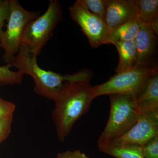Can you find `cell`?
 Listing matches in <instances>:
<instances>
[{
  "label": "cell",
  "instance_id": "ba28073f",
  "mask_svg": "<svg viewBox=\"0 0 158 158\" xmlns=\"http://www.w3.org/2000/svg\"><path fill=\"white\" fill-rule=\"evenodd\" d=\"M156 136H158V112L141 114L135 124L125 135L102 148L123 144L142 146Z\"/></svg>",
  "mask_w": 158,
  "mask_h": 158
},
{
  "label": "cell",
  "instance_id": "277c9868",
  "mask_svg": "<svg viewBox=\"0 0 158 158\" xmlns=\"http://www.w3.org/2000/svg\"><path fill=\"white\" fill-rule=\"evenodd\" d=\"M62 19L61 4L57 0H50L45 12L26 25L21 37L19 47L27 49L37 57Z\"/></svg>",
  "mask_w": 158,
  "mask_h": 158
},
{
  "label": "cell",
  "instance_id": "4fadbf2b",
  "mask_svg": "<svg viewBox=\"0 0 158 158\" xmlns=\"http://www.w3.org/2000/svg\"><path fill=\"white\" fill-rule=\"evenodd\" d=\"M142 23L139 19L130 20L111 30L109 44L118 41L134 40L140 31Z\"/></svg>",
  "mask_w": 158,
  "mask_h": 158
},
{
  "label": "cell",
  "instance_id": "5b68a950",
  "mask_svg": "<svg viewBox=\"0 0 158 158\" xmlns=\"http://www.w3.org/2000/svg\"><path fill=\"white\" fill-rule=\"evenodd\" d=\"M155 68L136 66L129 70L116 73L106 82L93 87L95 98L103 95L120 94L132 97L135 99Z\"/></svg>",
  "mask_w": 158,
  "mask_h": 158
},
{
  "label": "cell",
  "instance_id": "44dd1931",
  "mask_svg": "<svg viewBox=\"0 0 158 158\" xmlns=\"http://www.w3.org/2000/svg\"><path fill=\"white\" fill-rule=\"evenodd\" d=\"M15 110V105L0 98V120L11 115Z\"/></svg>",
  "mask_w": 158,
  "mask_h": 158
},
{
  "label": "cell",
  "instance_id": "ffe728a7",
  "mask_svg": "<svg viewBox=\"0 0 158 158\" xmlns=\"http://www.w3.org/2000/svg\"><path fill=\"white\" fill-rule=\"evenodd\" d=\"M13 115L0 120V143L6 140L11 133Z\"/></svg>",
  "mask_w": 158,
  "mask_h": 158
},
{
  "label": "cell",
  "instance_id": "7402d4cb",
  "mask_svg": "<svg viewBox=\"0 0 158 158\" xmlns=\"http://www.w3.org/2000/svg\"><path fill=\"white\" fill-rule=\"evenodd\" d=\"M56 158H89L85 153L81 152L79 150L73 151H67L58 154Z\"/></svg>",
  "mask_w": 158,
  "mask_h": 158
},
{
  "label": "cell",
  "instance_id": "8992f818",
  "mask_svg": "<svg viewBox=\"0 0 158 158\" xmlns=\"http://www.w3.org/2000/svg\"><path fill=\"white\" fill-rule=\"evenodd\" d=\"M10 14L6 30L0 41L5 51L3 59L7 64H11L17 55L20 40L25 27L28 23L39 16V13L29 11L17 0H9Z\"/></svg>",
  "mask_w": 158,
  "mask_h": 158
},
{
  "label": "cell",
  "instance_id": "8fae6325",
  "mask_svg": "<svg viewBox=\"0 0 158 158\" xmlns=\"http://www.w3.org/2000/svg\"><path fill=\"white\" fill-rule=\"evenodd\" d=\"M141 114L158 112V68L152 72L135 98Z\"/></svg>",
  "mask_w": 158,
  "mask_h": 158
},
{
  "label": "cell",
  "instance_id": "7c38bea8",
  "mask_svg": "<svg viewBox=\"0 0 158 158\" xmlns=\"http://www.w3.org/2000/svg\"><path fill=\"white\" fill-rule=\"evenodd\" d=\"M119 55V61L115 68L116 73L135 68L137 65V50L134 40L118 41L113 44Z\"/></svg>",
  "mask_w": 158,
  "mask_h": 158
},
{
  "label": "cell",
  "instance_id": "5bb4252c",
  "mask_svg": "<svg viewBox=\"0 0 158 158\" xmlns=\"http://www.w3.org/2000/svg\"><path fill=\"white\" fill-rule=\"evenodd\" d=\"M102 152L115 158H144L142 147L135 144H123L99 148Z\"/></svg>",
  "mask_w": 158,
  "mask_h": 158
},
{
  "label": "cell",
  "instance_id": "2e32d148",
  "mask_svg": "<svg viewBox=\"0 0 158 158\" xmlns=\"http://www.w3.org/2000/svg\"><path fill=\"white\" fill-rule=\"evenodd\" d=\"M0 48H2L1 42ZM12 67L11 64L0 66V85H19L22 83L24 75L19 71H11L10 68Z\"/></svg>",
  "mask_w": 158,
  "mask_h": 158
},
{
  "label": "cell",
  "instance_id": "9c48e42d",
  "mask_svg": "<svg viewBox=\"0 0 158 158\" xmlns=\"http://www.w3.org/2000/svg\"><path fill=\"white\" fill-rule=\"evenodd\" d=\"M137 59L136 66L156 68L157 66L158 36L149 25L142 23L134 40Z\"/></svg>",
  "mask_w": 158,
  "mask_h": 158
},
{
  "label": "cell",
  "instance_id": "52a82bcc",
  "mask_svg": "<svg viewBox=\"0 0 158 158\" xmlns=\"http://www.w3.org/2000/svg\"><path fill=\"white\" fill-rule=\"evenodd\" d=\"M69 10L70 17L80 26L91 47L98 48L102 44H109L111 29L104 20L91 13L77 1Z\"/></svg>",
  "mask_w": 158,
  "mask_h": 158
},
{
  "label": "cell",
  "instance_id": "3957f363",
  "mask_svg": "<svg viewBox=\"0 0 158 158\" xmlns=\"http://www.w3.org/2000/svg\"><path fill=\"white\" fill-rule=\"evenodd\" d=\"M109 96L110 116L105 129L98 140L99 148L125 135L135 124L141 115L135 99L132 97L120 94Z\"/></svg>",
  "mask_w": 158,
  "mask_h": 158
},
{
  "label": "cell",
  "instance_id": "30bf717a",
  "mask_svg": "<svg viewBox=\"0 0 158 158\" xmlns=\"http://www.w3.org/2000/svg\"><path fill=\"white\" fill-rule=\"evenodd\" d=\"M137 19L138 10L136 0H108L104 20L111 30Z\"/></svg>",
  "mask_w": 158,
  "mask_h": 158
},
{
  "label": "cell",
  "instance_id": "9a60e30c",
  "mask_svg": "<svg viewBox=\"0 0 158 158\" xmlns=\"http://www.w3.org/2000/svg\"><path fill=\"white\" fill-rule=\"evenodd\" d=\"M138 19L142 23L150 25L158 19V0H136Z\"/></svg>",
  "mask_w": 158,
  "mask_h": 158
},
{
  "label": "cell",
  "instance_id": "ac0fdd59",
  "mask_svg": "<svg viewBox=\"0 0 158 158\" xmlns=\"http://www.w3.org/2000/svg\"><path fill=\"white\" fill-rule=\"evenodd\" d=\"M144 158H158V136L141 146Z\"/></svg>",
  "mask_w": 158,
  "mask_h": 158
},
{
  "label": "cell",
  "instance_id": "e0dca14e",
  "mask_svg": "<svg viewBox=\"0 0 158 158\" xmlns=\"http://www.w3.org/2000/svg\"><path fill=\"white\" fill-rule=\"evenodd\" d=\"M77 1L91 13L104 19L108 0H77Z\"/></svg>",
  "mask_w": 158,
  "mask_h": 158
},
{
  "label": "cell",
  "instance_id": "6da1fadb",
  "mask_svg": "<svg viewBox=\"0 0 158 158\" xmlns=\"http://www.w3.org/2000/svg\"><path fill=\"white\" fill-rule=\"evenodd\" d=\"M95 98L93 87L86 82H67L54 99L52 118L57 137L64 141L74 125L90 109Z\"/></svg>",
  "mask_w": 158,
  "mask_h": 158
},
{
  "label": "cell",
  "instance_id": "7a4b0ae2",
  "mask_svg": "<svg viewBox=\"0 0 158 158\" xmlns=\"http://www.w3.org/2000/svg\"><path fill=\"white\" fill-rule=\"evenodd\" d=\"M18 71L33 79L35 93L42 97L54 100L64 83L67 82H90L93 73L84 69L72 74L62 75L40 68L37 57L34 56L27 49L19 47L17 55L11 63Z\"/></svg>",
  "mask_w": 158,
  "mask_h": 158
},
{
  "label": "cell",
  "instance_id": "d6986e66",
  "mask_svg": "<svg viewBox=\"0 0 158 158\" xmlns=\"http://www.w3.org/2000/svg\"><path fill=\"white\" fill-rule=\"evenodd\" d=\"M10 14L9 0H0V41L4 36L3 30L5 23L7 21Z\"/></svg>",
  "mask_w": 158,
  "mask_h": 158
}]
</instances>
